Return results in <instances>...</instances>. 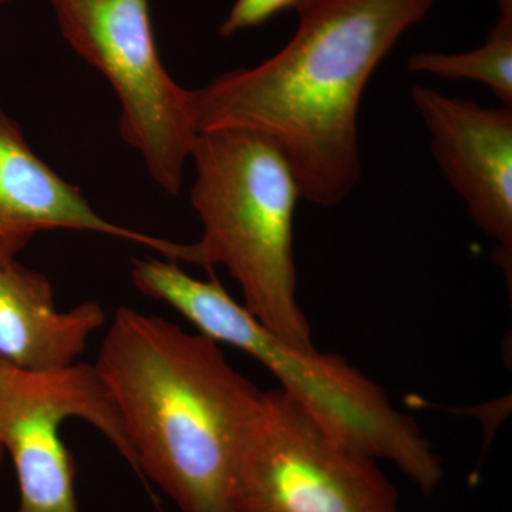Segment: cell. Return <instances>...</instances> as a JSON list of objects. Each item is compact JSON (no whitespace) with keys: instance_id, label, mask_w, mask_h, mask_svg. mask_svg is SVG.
Returning <instances> with one entry per match:
<instances>
[{"instance_id":"1","label":"cell","mask_w":512,"mask_h":512,"mask_svg":"<svg viewBox=\"0 0 512 512\" xmlns=\"http://www.w3.org/2000/svg\"><path fill=\"white\" fill-rule=\"evenodd\" d=\"M434 0H299L284 49L190 90L198 133L244 128L271 138L303 200L335 207L362 175L359 110L367 83Z\"/></svg>"},{"instance_id":"2","label":"cell","mask_w":512,"mask_h":512,"mask_svg":"<svg viewBox=\"0 0 512 512\" xmlns=\"http://www.w3.org/2000/svg\"><path fill=\"white\" fill-rule=\"evenodd\" d=\"M147 478L183 512H234L232 485L264 392L220 345L121 306L96 362ZM150 491V490H148Z\"/></svg>"},{"instance_id":"3","label":"cell","mask_w":512,"mask_h":512,"mask_svg":"<svg viewBox=\"0 0 512 512\" xmlns=\"http://www.w3.org/2000/svg\"><path fill=\"white\" fill-rule=\"evenodd\" d=\"M131 281L147 298L184 316L201 335L261 363L281 390L332 433L377 461L394 464L421 493H434L443 481V463L416 420L396 409L383 387L345 357L286 342L217 279L201 281L170 259H133Z\"/></svg>"},{"instance_id":"4","label":"cell","mask_w":512,"mask_h":512,"mask_svg":"<svg viewBox=\"0 0 512 512\" xmlns=\"http://www.w3.org/2000/svg\"><path fill=\"white\" fill-rule=\"evenodd\" d=\"M191 204L202 224L197 265L227 269L244 306L279 338L313 348L298 299L293 220L301 188L282 151L244 128L202 131L191 156Z\"/></svg>"},{"instance_id":"5","label":"cell","mask_w":512,"mask_h":512,"mask_svg":"<svg viewBox=\"0 0 512 512\" xmlns=\"http://www.w3.org/2000/svg\"><path fill=\"white\" fill-rule=\"evenodd\" d=\"M234 512H399L376 458L284 390L264 392L232 485Z\"/></svg>"},{"instance_id":"6","label":"cell","mask_w":512,"mask_h":512,"mask_svg":"<svg viewBox=\"0 0 512 512\" xmlns=\"http://www.w3.org/2000/svg\"><path fill=\"white\" fill-rule=\"evenodd\" d=\"M66 42L119 97L121 137L167 194L180 192L198 136L190 90L158 55L148 0H50Z\"/></svg>"},{"instance_id":"7","label":"cell","mask_w":512,"mask_h":512,"mask_svg":"<svg viewBox=\"0 0 512 512\" xmlns=\"http://www.w3.org/2000/svg\"><path fill=\"white\" fill-rule=\"evenodd\" d=\"M72 419L96 427L141 480L123 421L94 363L29 370L0 362V448L18 477V512H79L73 458L62 439V426Z\"/></svg>"},{"instance_id":"8","label":"cell","mask_w":512,"mask_h":512,"mask_svg":"<svg viewBox=\"0 0 512 512\" xmlns=\"http://www.w3.org/2000/svg\"><path fill=\"white\" fill-rule=\"evenodd\" d=\"M412 100L431 136L441 173L468 215L497 244L495 262L511 288L512 109L483 107L414 86Z\"/></svg>"},{"instance_id":"9","label":"cell","mask_w":512,"mask_h":512,"mask_svg":"<svg viewBox=\"0 0 512 512\" xmlns=\"http://www.w3.org/2000/svg\"><path fill=\"white\" fill-rule=\"evenodd\" d=\"M76 229L153 249L170 261L194 262L191 244L114 224L93 210L79 188L33 153L16 121L0 104V268L18 261L39 232Z\"/></svg>"},{"instance_id":"10","label":"cell","mask_w":512,"mask_h":512,"mask_svg":"<svg viewBox=\"0 0 512 512\" xmlns=\"http://www.w3.org/2000/svg\"><path fill=\"white\" fill-rule=\"evenodd\" d=\"M106 322L94 301L57 309L46 275L18 261L0 268V362L29 370L72 365Z\"/></svg>"},{"instance_id":"11","label":"cell","mask_w":512,"mask_h":512,"mask_svg":"<svg viewBox=\"0 0 512 512\" xmlns=\"http://www.w3.org/2000/svg\"><path fill=\"white\" fill-rule=\"evenodd\" d=\"M407 69L446 80H470L488 87L501 106L512 109V16H501L484 45L464 53H417Z\"/></svg>"},{"instance_id":"12","label":"cell","mask_w":512,"mask_h":512,"mask_svg":"<svg viewBox=\"0 0 512 512\" xmlns=\"http://www.w3.org/2000/svg\"><path fill=\"white\" fill-rule=\"evenodd\" d=\"M299 0H235L220 28L221 36L264 25L286 9H295Z\"/></svg>"},{"instance_id":"13","label":"cell","mask_w":512,"mask_h":512,"mask_svg":"<svg viewBox=\"0 0 512 512\" xmlns=\"http://www.w3.org/2000/svg\"><path fill=\"white\" fill-rule=\"evenodd\" d=\"M501 16H512V0H498Z\"/></svg>"},{"instance_id":"14","label":"cell","mask_w":512,"mask_h":512,"mask_svg":"<svg viewBox=\"0 0 512 512\" xmlns=\"http://www.w3.org/2000/svg\"><path fill=\"white\" fill-rule=\"evenodd\" d=\"M3 457H5V453H3L2 448H0V466H2Z\"/></svg>"},{"instance_id":"15","label":"cell","mask_w":512,"mask_h":512,"mask_svg":"<svg viewBox=\"0 0 512 512\" xmlns=\"http://www.w3.org/2000/svg\"><path fill=\"white\" fill-rule=\"evenodd\" d=\"M5 2V0H0V3Z\"/></svg>"}]
</instances>
